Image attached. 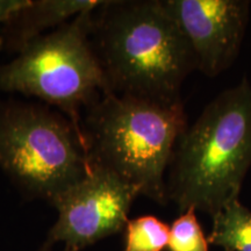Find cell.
<instances>
[{"label": "cell", "mask_w": 251, "mask_h": 251, "mask_svg": "<svg viewBox=\"0 0 251 251\" xmlns=\"http://www.w3.org/2000/svg\"><path fill=\"white\" fill-rule=\"evenodd\" d=\"M94 50L106 92L180 102L197 59L162 0L102 1L92 15Z\"/></svg>", "instance_id": "cell-1"}, {"label": "cell", "mask_w": 251, "mask_h": 251, "mask_svg": "<svg viewBox=\"0 0 251 251\" xmlns=\"http://www.w3.org/2000/svg\"><path fill=\"white\" fill-rule=\"evenodd\" d=\"M251 168V84L247 77L222 91L187 126L166 178L168 201L181 213L214 216L238 200Z\"/></svg>", "instance_id": "cell-2"}, {"label": "cell", "mask_w": 251, "mask_h": 251, "mask_svg": "<svg viewBox=\"0 0 251 251\" xmlns=\"http://www.w3.org/2000/svg\"><path fill=\"white\" fill-rule=\"evenodd\" d=\"M187 126L183 101L103 92L86 109L81 128L91 166L112 172L141 196L166 205L165 174Z\"/></svg>", "instance_id": "cell-3"}, {"label": "cell", "mask_w": 251, "mask_h": 251, "mask_svg": "<svg viewBox=\"0 0 251 251\" xmlns=\"http://www.w3.org/2000/svg\"><path fill=\"white\" fill-rule=\"evenodd\" d=\"M93 12L31 41L13 61L0 65V91L35 97L83 131L80 109L89 108L107 91L91 40Z\"/></svg>", "instance_id": "cell-4"}, {"label": "cell", "mask_w": 251, "mask_h": 251, "mask_svg": "<svg viewBox=\"0 0 251 251\" xmlns=\"http://www.w3.org/2000/svg\"><path fill=\"white\" fill-rule=\"evenodd\" d=\"M0 168L24 192L51 201L91 171L84 133L50 107L0 101Z\"/></svg>", "instance_id": "cell-5"}, {"label": "cell", "mask_w": 251, "mask_h": 251, "mask_svg": "<svg viewBox=\"0 0 251 251\" xmlns=\"http://www.w3.org/2000/svg\"><path fill=\"white\" fill-rule=\"evenodd\" d=\"M133 185L103 169L91 171L52 199L58 219L40 251H81L102 238L120 233L128 222L135 198Z\"/></svg>", "instance_id": "cell-6"}, {"label": "cell", "mask_w": 251, "mask_h": 251, "mask_svg": "<svg viewBox=\"0 0 251 251\" xmlns=\"http://www.w3.org/2000/svg\"><path fill=\"white\" fill-rule=\"evenodd\" d=\"M186 37L198 70L209 78L228 70L241 51L249 23L248 0H162Z\"/></svg>", "instance_id": "cell-7"}, {"label": "cell", "mask_w": 251, "mask_h": 251, "mask_svg": "<svg viewBox=\"0 0 251 251\" xmlns=\"http://www.w3.org/2000/svg\"><path fill=\"white\" fill-rule=\"evenodd\" d=\"M99 0H30L17 17L6 24L4 43L19 52L31 41L45 35L51 28L57 29L81 13L94 11Z\"/></svg>", "instance_id": "cell-8"}, {"label": "cell", "mask_w": 251, "mask_h": 251, "mask_svg": "<svg viewBox=\"0 0 251 251\" xmlns=\"http://www.w3.org/2000/svg\"><path fill=\"white\" fill-rule=\"evenodd\" d=\"M213 218L208 243L226 251H251V212L240 199L230 202Z\"/></svg>", "instance_id": "cell-9"}, {"label": "cell", "mask_w": 251, "mask_h": 251, "mask_svg": "<svg viewBox=\"0 0 251 251\" xmlns=\"http://www.w3.org/2000/svg\"><path fill=\"white\" fill-rule=\"evenodd\" d=\"M125 229V251H162L168 247L170 227L156 216L128 220Z\"/></svg>", "instance_id": "cell-10"}, {"label": "cell", "mask_w": 251, "mask_h": 251, "mask_svg": "<svg viewBox=\"0 0 251 251\" xmlns=\"http://www.w3.org/2000/svg\"><path fill=\"white\" fill-rule=\"evenodd\" d=\"M196 209L181 213L170 227L168 249L170 251H208V238L198 222Z\"/></svg>", "instance_id": "cell-11"}, {"label": "cell", "mask_w": 251, "mask_h": 251, "mask_svg": "<svg viewBox=\"0 0 251 251\" xmlns=\"http://www.w3.org/2000/svg\"><path fill=\"white\" fill-rule=\"evenodd\" d=\"M29 1L30 0H0V24H8Z\"/></svg>", "instance_id": "cell-12"}, {"label": "cell", "mask_w": 251, "mask_h": 251, "mask_svg": "<svg viewBox=\"0 0 251 251\" xmlns=\"http://www.w3.org/2000/svg\"><path fill=\"white\" fill-rule=\"evenodd\" d=\"M2 46H4V41H2V37L0 36V49L2 48Z\"/></svg>", "instance_id": "cell-13"}]
</instances>
